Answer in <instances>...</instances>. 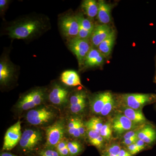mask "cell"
<instances>
[{
    "instance_id": "obj_13",
    "label": "cell",
    "mask_w": 156,
    "mask_h": 156,
    "mask_svg": "<svg viewBox=\"0 0 156 156\" xmlns=\"http://www.w3.org/2000/svg\"><path fill=\"white\" fill-rule=\"evenodd\" d=\"M15 73V67L8 58H1L0 62V83L6 85L11 82Z\"/></svg>"
},
{
    "instance_id": "obj_33",
    "label": "cell",
    "mask_w": 156,
    "mask_h": 156,
    "mask_svg": "<svg viewBox=\"0 0 156 156\" xmlns=\"http://www.w3.org/2000/svg\"><path fill=\"white\" fill-rule=\"evenodd\" d=\"M126 147H127V150L131 154L132 156L135 155L136 154L140 152L139 148L135 144V143L128 145V146Z\"/></svg>"
},
{
    "instance_id": "obj_38",
    "label": "cell",
    "mask_w": 156,
    "mask_h": 156,
    "mask_svg": "<svg viewBox=\"0 0 156 156\" xmlns=\"http://www.w3.org/2000/svg\"><path fill=\"white\" fill-rule=\"evenodd\" d=\"M118 156H132L126 149L122 148Z\"/></svg>"
},
{
    "instance_id": "obj_27",
    "label": "cell",
    "mask_w": 156,
    "mask_h": 156,
    "mask_svg": "<svg viewBox=\"0 0 156 156\" xmlns=\"http://www.w3.org/2000/svg\"><path fill=\"white\" fill-rule=\"evenodd\" d=\"M85 124L87 130H92L100 132L104 125L102 120L98 117H93Z\"/></svg>"
},
{
    "instance_id": "obj_7",
    "label": "cell",
    "mask_w": 156,
    "mask_h": 156,
    "mask_svg": "<svg viewBox=\"0 0 156 156\" xmlns=\"http://www.w3.org/2000/svg\"><path fill=\"white\" fill-rule=\"evenodd\" d=\"M44 97V92L43 90L35 89L21 97L17 102V107L22 111L32 109L42 103Z\"/></svg>"
},
{
    "instance_id": "obj_40",
    "label": "cell",
    "mask_w": 156,
    "mask_h": 156,
    "mask_svg": "<svg viewBox=\"0 0 156 156\" xmlns=\"http://www.w3.org/2000/svg\"><path fill=\"white\" fill-rule=\"evenodd\" d=\"M155 82H156V76H155Z\"/></svg>"
},
{
    "instance_id": "obj_3",
    "label": "cell",
    "mask_w": 156,
    "mask_h": 156,
    "mask_svg": "<svg viewBox=\"0 0 156 156\" xmlns=\"http://www.w3.org/2000/svg\"><path fill=\"white\" fill-rule=\"evenodd\" d=\"M41 132L36 129H26L22 133L19 143L20 148L23 152L30 153L35 150L42 140Z\"/></svg>"
},
{
    "instance_id": "obj_17",
    "label": "cell",
    "mask_w": 156,
    "mask_h": 156,
    "mask_svg": "<svg viewBox=\"0 0 156 156\" xmlns=\"http://www.w3.org/2000/svg\"><path fill=\"white\" fill-rule=\"evenodd\" d=\"M80 30L77 37L82 39L90 40L95 26L91 20L85 18L83 15H77Z\"/></svg>"
},
{
    "instance_id": "obj_32",
    "label": "cell",
    "mask_w": 156,
    "mask_h": 156,
    "mask_svg": "<svg viewBox=\"0 0 156 156\" xmlns=\"http://www.w3.org/2000/svg\"><path fill=\"white\" fill-rule=\"evenodd\" d=\"M87 134L89 142L100 136V132L92 130H87Z\"/></svg>"
},
{
    "instance_id": "obj_30",
    "label": "cell",
    "mask_w": 156,
    "mask_h": 156,
    "mask_svg": "<svg viewBox=\"0 0 156 156\" xmlns=\"http://www.w3.org/2000/svg\"><path fill=\"white\" fill-rule=\"evenodd\" d=\"M55 149L60 156H69V151L67 146V141L64 139L58 143Z\"/></svg>"
},
{
    "instance_id": "obj_6",
    "label": "cell",
    "mask_w": 156,
    "mask_h": 156,
    "mask_svg": "<svg viewBox=\"0 0 156 156\" xmlns=\"http://www.w3.org/2000/svg\"><path fill=\"white\" fill-rule=\"evenodd\" d=\"M68 47L76 57L80 67H82L84 60L92 47L90 40L77 37L71 39L69 41Z\"/></svg>"
},
{
    "instance_id": "obj_10",
    "label": "cell",
    "mask_w": 156,
    "mask_h": 156,
    "mask_svg": "<svg viewBox=\"0 0 156 156\" xmlns=\"http://www.w3.org/2000/svg\"><path fill=\"white\" fill-rule=\"evenodd\" d=\"M113 131L119 135L126 133L136 128V124L122 114L116 115L112 122Z\"/></svg>"
},
{
    "instance_id": "obj_14",
    "label": "cell",
    "mask_w": 156,
    "mask_h": 156,
    "mask_svg": "<svg viewBox=\"0 0 156 156\" xmlns=\"http://www.w3.org/2000/svg\"><path fill=\"white\" fill-rule=\"evenodd\" d=\"M105 58V57L98 48L92 47L84 60L82 67L87 69L99 67L103 64Z\"/></svg>"
},
{
    "instance_id": "obj_18",
    "label": "cell",
    "mask_w": 156,
    "mask_h": 156,
    "mask_svg": "<svg viewBox=\"0 0 156 156\" xmlns=\"http://www.w3.org/2000/svg\"><path fill=\"white\" fill-rule=\"evenodd\" d=\"M137 136L148 146L154 144L156 141V128L151 124H147L138 130Z\"/></svg>"
},
{
    "instance_id": "obj_8",
    "label": "cell",
    "mask_w": 156,
    "mask_h": 156,
    "mask_svg": "<svg viewBox=\"0 0 156 156\" xmlns=\"http://www.w3.org/2000/svg\"><path fill=\"white\" fill-rule=\"evenodd\" d=\"M59 24L62 32L69 40L78 37L80 25L76 16L65 15L60 19Z\"/></svg>"
},
{
    "instance_id": "obj_12",
    "label": "cell",
    "mask_w": 156,
    "mask_h": 156,
    "mask_svg": "<svg viewBox=\"0 0 156 156\" xmlns=\"http://www.w3.org/2000/svg\"><path fill=\"white\" fill-rule=\"evenodd\" d=\"M87 95L83 91H79L72 95L69 99L70 110L73 114L82 113L87 106Z\"/></svg>"
},
{
    "instance_id": "obj_2",
    "label": "cell",
    "mask_w": 156,
    "mask_h": 156,
    "mask_svg": "<svg viewBox=\"0 0 156 156\" xmlns=\"http://www.w3.org/2000/svg\"><path fill=\"white\" fill-rule=\"evenodd\" d=\"M56 116V112L52 109L42 107L29 111L27 114L26 119L30 125L42 126L51 122Z\"/></svg>"
},
{
    "instance_id": "obj_35",
    "label": "cell",
    "mask_w": 156,
    "mask_h": 156,
    "mask_svg": "<svg viewBox=\"0 0 156 156\" xmlns=\"http://www.w3.org/2000/svg\"><path fill=\"white\" fill-rule=\"evenodd\" d=\"M135 144L137 145L138 147L139 148L140 151L144 150L145 149L149 147L145 143L144 141H143L141 140L138 139L137 141L135 142Z\"/></svg>"
},
{
    "instance_id": "obj_34",
    "label": "cell",
    "mask_w": 156,
    "mask_h": 156,
    "mask_svg": "<svg viewBox=\"0 0 156 156\" xmlns=\"http://www.w3.org/2000/svg\"><path fill=\"white\" fill-rule=\"evenodd\" d=\"M138 139L137 136H134V137H131V138H128V139H123L122 141V144L123 145L126 146V147L131 144L135 143V142L137 141Z\"/></svg>"
},
{
    "instance_id": "obj_29",
    "label": "cell",
    "mask_w": 156,
    "mask_h": 156,
    "mask_svg": "<svg viewBox=\"0 0 156 156\" xmlns=\"http://www.w3.org/2000/svg\"><path fill=\"white\" fill-rule=\"evenodd\" d=\"M112 123L107 122L104 124L103 127L100 130L101 135L105 139V140H109L112 136Z\"/></svg>"
},
{
    "instance_id": "obj_15",
    "label": "cell",
    "mask_w": 156,
    "mask_h": 156,
    "mask_svg": "<svg viewBox=\"0 0 156 156\" xmlns=\"http://www.w3.org/2000/svg\"><path fill=\"white\" fill-rule=\"evenodd\" d=\"M112 95L111 92H105L98 93L92 97L90 101V107L92 113L100 115L106 101Z\"/></svg>"
},
{
    "instance_id": "obj_1",
    "label": "cell",
    "mask_w": 156,
    "mask_h": 156,
    "mask_svg": "<svg viewBox=\"0 0 156 156\" xmlns=\"http://www.w3.org/2000/svg\"><path fill=\"white\" fill-rule=\"evenodd\" d=\"M46 27L44 22L37 18L19 20L8 28V34L13 39H27L41 33Z\"/></svg>"
},
{
    "instance_id": "obj_24",
    "label": "cell",
    "mask_w": 156,
    "mask_h": 156,
    "mask_svg": "<svg viewBox=\"0 0 156 156\" xmlns=\"http://www.w3.org/2000/svg\"><path fill=\"white\" fill-rule=\"evenodd\" d=\"M83 121L77 117H73L69 120L67 130L70 135L75 138H80V126Z\"/></svg>"
},
{
    "instance_id": "obj_5",
    "label": "cell",
    "mask_w": 156,
    "mask_h": 156,
    "mask_svg": "<svg viewBox=\"0 0 156 156\" xmlns=\"http://www.w3.org/2000/svg\"><path fill=\"white\" fill-rule=\"evenodd\" d=\"M65 131L63 120H59L46 129V148L55 149L58 143L63 139Z\"/></svg>"
},
{
    "instance_id": "obj_25",
    "label": "cell",
    "mask_w": 156,
    "mask_h": 156,
    "mask_svg": "<svg viewBox=\"0 0 156 156\" xmlns=\"http://www.w3.org/2000/svg\"><path fill=\"white\" fill-rule=\"evenodd\" d=\"M69 156H78L84 151V147L80 143L75 140L67 141Z\"/></svg>"
},
{
    "instance_id": "obj_22",
    "label": "cell",
    "mask_w": 156,
    "mask_h": 156,
    "mask_svg": "<svg viewBox=\"0 0 156 156\" xmlns=\"http://www.w3.org/2000/svg\"><path fill=\"white\" fill-rule=\"evenodd\" d=\"M61 80L63 83L69 87L83 86L79 75L74 71L67 70L62 73Z\"/></svg>"
},
{
    "instance_id": "obj_20",
    "label": "cell",
    "mask_w": 156,
    "mask_h": 156,
    "mask_svg": "<svg viewBox=\"0 0 156 156\" xmlns=\"http://www.w3.org/2000/svg\"><path fill=\"white\" fill-rule=\"evenodd\" d=\"M122 114L135 124H143L147 122L141 110H135L126 106L121 109Z\"/></svg>"
},
{
    "instance_id": "obj_36",
    "label": "cell",
    "mask_w": 156,
    "mask_h": 156,
    "mask_svg": "<svg viewBox=\"0 0 156 156\" xmlns=\"http://www.w3.org/2000/svg\"><path fill=\"white\" fill-rule=\"evenodd\" d=\"M137 131L135 130H131L125 133V135L123 136V139H126L128 138H131V137H134V136H137Z\"/></svg>"
},
{
    "instance_id": "obj_39",
    "label": "cell",
    "mask_w": 156,
    "mask_h": 156,
    "mask_svg": "<svg viewBox=\"0 0 156 156\" xmlns=\"http://www.w3.org/2000/svg\"><path fill=\"white\" fill-rule=\"evenodd\" d=\"M0 156H18L14 155V154L8 152H2L1 153Z\"/></svg>"
},
{
    "instance_id": "obj_28",
    "label": "cell",
    "mask_w": 156,
    "mask_h": 156,
    "mask_svg": "<svg viewBox=\"0 0 156 156\" xmlns=\"http://www.w3.org/2000/svg\"><path fill=\"white\" fill-rule=\"evenodd\" d=\"M115 105V101L113 95H112L106 101L103 109L100 113V115L102 116H106L111 113Z\"/></svg>"
},
{
    "instance_id": "obj_31",
    "label": "cell",
    "mask_w": 156,
    "mask_h": 156,
    "mask_svg": "<svg viewBox=\"0 0 156 156\" xmlns=\"http://www.w3.org/2000/svg\"><path fill=\"white\" fill-rule=\"evenodd\" d=\"M37 156H60L55 149L45 147L37 152Z\"/></svg>"
},
{
    "instance_id": "obj_37",
    "label": "cell",
    "mask_w": 156,
    "mask_h": 156,
    "mask_svg": "<svg viewBox=\"0 0 156 156\" xmlns=\"http://www.w3.org/2000/svg\"><path fill=\"white\" fill-rule=\"evenodd\" d=\"M9 1L7 0H1L0 1V10L1 12H3L5 10L9 3Z\"/></svg>"
},
{
    "instance_id": "obj_21",
    "label": "cell",
    "mask_w": 156,
    "mask_h": 156,
    "mask_svg": "<svg viewBox=\"0 0 156 156\" xmlns=\"http://www.w3.org/2000/svg\"><path fill=\"white\" fill-rule=\"evenodd\" d=\"M115 38V32L113 30L109 35L98 47V49L105 58H107L111 54Z\"/></svg>"
},
{
    "instance_id": "obj_23",
    "label": "cell",
    "mask_w": 156,
    "mask_h": 156,
    "mask_svg": "<svg viewBox=\"0 0 156 156\" xmlns=\"http://www.w3.org/2000/svg\"><path fill=\"white\" fill-rule=\"evenodd\" d=\"M82 8L85 14L90 18L97 16L98 5L95 0H85L82 4Z\"/></svg>"
},
{
    "instance_id": "obj_19",
    "label": "cell",
    "mask_w": 156,
    "mask_h": 156,
    "mask_svg": "<svg viewBox=\"0 0 156 156\" xmlns=\"http://www.w3.org/2000/svg\"><path fill=\"white\" fill-rule=\"evenodd\" d=\"M98 20L101 24H108L112 20V6L103 0L98 1Z\"/></svg>"
},
{
    "instance_id": "obj_11",
    "label": "cell",
    "mask_w": 156,
    "mask_h": 156,
    "mask_svg": "<svg viewBox=\"0 0 156 156\" xmlns=\"http://www.w3.org/2000/svg\"><path fill=\"white\" fill-rule=\"evenodd\" d=\"M108 24H98L95 26L90 41L93 48H97L113 30Z\"/></svg>"
},
{
    "instance_id": "obj_16",
    "label": "cell",
    "mask_w": 156,
    "mask_h": 156,
    "mask_svg": "<svg viewBox=\"0 0 156 156\" xmlns=\"http://www.w3.org/2000/svg\"><path fill=\"white\" fill-rule=\"evenodd\" d=\"M68 94L67 89L56 85L53 87L49 94V100L51 103L55 105H64L68 101Z\"/></svg>"
},
{
    "instance_id": "obj_4",
    "label": "cell",
    "mask_w": 156,
    "mask_h": 156,
    "mask_svg": "<svg viewBox=\"0 0 156 156\" xmlns=\"http://www.w3.org/2000/svg\"><path fill=\"white\" fill-rule=\"evenodd\" d=\"M124 106L134 109L141 110L147 105L156 101V95L154 94H126L121 96Z\"/></svg>"
},
{
    "instance_id": "obj_9",
    "label": "cell",
    "mask_w": 156,
    "mask_h": 156,
    "mask_svg": "<svg viewBox=\"0 0 156 156\" xmlns=\"http://www.w3.org/2000/svg\"><path fill=\"white\" fill-rule=\"evenodd\" d=\"M22 135L21 122L18 120L6 131L4 138L3 151H9L13 149L19 143Z\"/></svg>"
},
{
    "instance_id": "obj_26",
    "label": "cell",
    "mask_w": 156,
    "mask_h": 156,
    "mask_svg": "<svg viewBox=\"0 0 156 156\" xmlns=\"http://www.w3.org/2000/svg\"><path fill=\"white\" fill-rule=\"evenodd\" d=\"M122 148L119 144H112L101 151V156H118Z\"/></svg>"
}]
</instances>
